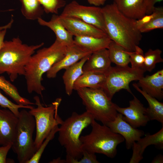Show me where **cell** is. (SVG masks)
<instances>
[{"label": "cell", "mask_w": 163, "mask_h": 163, "mask_svg": "<svg viewBox=\"0 0 163 163\" xmlns=\"http://www.w3.org/2000/svg\"><path fill=\"white\" fill-rule=\"evenodd\" d=\"M91 54L75 44L67 46L65 56L60 61L55 63L46 72L47 77L50 78H55L57 73L61 70L66 69L84 57Z\"/></svg>", "instance_id": "cell-14"}, {"label": "cell", "mask_w": 163, "mask_h": 163, "mask_svg": "<svg viewBox=\"0 0 163 163\" xmlns=\"http://www.w3.org/2000/svg\"><path fill=\"white\" fill-rule=\"evenodd\" d=\"M18 117L9 109H0V145L12 144Z\"/></svg>", "instance_id": "cell-15"}, {"label": "cell", "mask_w": 163, "mask_h": 163, "mask_svg": "<svg viewBox=\"0 0 163 163\" xmlns=\"http://www.w3.org/2000/svg\"><path fill=\"white\" fill-rule=\"evenodd\" d=\"M113 132L121 135L124 139L127 149L132 148L134 142L138 141L145 135L142 130L135 128L126 122L123 115L117 113L114 120L106 125Z\"/></svg>", "instance_id": "cell-13"}, {"label": "cell", "mask_w": 163, "mask_h": 163, "mask_svg": "<svg viewBox=\"0 0 163 163\" xmlns=\"http://www.w3.org/2000/svg\"><path fill=\"white\" fill-rule=\"evenodd\" d=\"M67 30L73 36L102 37L108 36L106 33L95 26L79 19L59 15Z\"/></svg>", "instance_id": "cell-12"}, {"label": "cell", "mask_w": 163, "mask_h": 163, "mask_svg": "<svg viewBox=\"0 0 163 163\" xmlns=\"http://www.w3.org/2000/svg\"><path fill=\"white\" fill-rule=\"evenodd\" d=\"M106 78V74L88 72H83L75 82L73 89L81 88L102 89Z\"/></svg>", "instance_id": "cell-23"}, {"label": "cell", "mask_w": 163, "mask_h": 163, "mask_svg": "<svg viewBox=\"0 0 163 163\" xmlns=\"http://www.w3.org/2000/svg\"><path fill=\"white\" fill-rule=\"evenodd\" d=\"M0 106L4 108H8L18 117L20 111L19 109L21 108L30 109L34 107L31 105H23L15 104L8 99L4 96L0 91Z\"/></svg>", "instance_id": "cell-33"}, {"label": "cell", "mask_w": 163, "mask_h": 163, "mask_svg": "<svg viewBox=\"0 0 163 163\" xmlns=\"http://www.w3.org/2000/svg\"><path fill=\"white\" fill-rule=\"evenodd\" d=\"M157 13V8L155 7L152 13L146 14L140 19L136 20V25L137 27L139 29L149 23L156 15Z\"/></svg>", "instance_id": "cell-35"}, {"label": "cell", "mask_w": 163, "mask_h": 163, "mask_svg": "<svg viewBox=\"0 0 163 163\" xmlns=\"http://www.w3.org/2000/svg\"><path fill=\"white\" fill-rule=\"evenodd\" d=\"M157 13L150 21L140 29L142 33L149 32L154 29L163 28V8L162 7L157 8Z\"/></svg>", "instance_id": "cell-28"}, {"label": "cell", "mask_w": 163, "mask_h": 163, "mask_svg": "<svg viewBox=\"0 0 163 163\" xmlns=\"http://www.w3.org/2000/svg\"><path fill=\"white\" fill-rule=\"evenodd\" d=\"M127 107H119L116 104L115 108L123 116V119L133 127L145 126L150 120L147 115L146 108L134 95Z\"/></svg>", "instance_id": "cell-11"}, {"label": "cell", "mask_w": 163, "mask_h": 163, "mask_svg": "<svg viewBox=\"0 0 163 163\" xmlns=\"http://www.w3.org/2000/svg\"><path fill=\"white\" fill-rule=\"evenodd\" d=\"M127 52L129 56V62L131 64V67L143 69L145 59L142 50L137 46L134 51H128Z\"/></svg>", "instance_id": "cell-32"}, {"label": "cell", "mask_w": 163, "mask_h": 163, "mask_svg": "<svg viewBox=\"0 0 163 163\" xmlns=\"http://www.w3.org/2000/svg\"><path fill=\"white\" fill-rule=\"evenodd\" d=\"M11 21L5 27L0 29V50L3 46L4 43V39L6 33L7 29L11 26L12 24Z\"/></svg>", "instance_id": "cell-38"}, {"label": "cell", "mask_w": 163, "mask_h": 163, "mask_svg": "<svg viewBox=\"0 0 163 163\" xmlns=\"http://www.w3.org/2000/svg\"><path fill=\"white\" fill-rule=\"evenodd\" d=\"M21 4V12L26 19L37 20L42 18L44 12L38 0H19Z\"/></svg>", "instance_id": "cell-26"}, {"label": "cell", "mask_w": 163, "mask_h": 163, "mask_svg": "<svg viewBox=\"0 0 163 163\" xmlns=\"http://www.w3.org/2000/svg\"><path fill=\"white\" fill-rule=\"evenodd\" d=\"M34 99L37 107H34L29 112L35 120L36 136L34 143L37 150L54 127L60 125L63 120L58 113L62 99L57 98L47 107L42 105L38 96H35Z\"/></svg>", "instance_id": "cell-8"}, {"label": "cell", "mask_w": 163, "mask_h": 163, "mask_svg": "<svg viewBox=\"0 0 163 163\" xmlns=\"http://www.w3.org/2000/svg\"><path fill=\"white\" fill-rule=\"evenodd\" d=\"M107 49L111 62L118 66L128 65L129 56L128 51L123 46L111 40Z\"/></svg>", "instance_id": "cell-25"}, {"label": "cell", "mask_w": 163, "mask_h": 163, "mask_svg": "<svg viewBox=\"0 0 163 163\" xmlns=\"http://www.w3.org/2000/svg\"><path fill=\"white\" fill-rule=\"evenodd\" d=\"M134 88L145 98L149 104L146 108L147 115L150 120H155L163 124V103L142 90L136 83L133 84Z\"/></svg>", "instance_id": "cell-24"}, {"label": "cell", "mask_w": 163, "mask_h": 163, "mask_svg": "<svg viewBox=\"0 0 163 163\" xmlns=\"http://www.w3.org/2000/svg\"><path fill=\"white\" fill-rule=\"evenodd\" d=\"M111 63L108 50L103 49L91 54L83 65V71L106 74L111 67Z\"/></svg>", "instance_id": "cell-17"}, {"label": "cell", "mask_w": 163, "mask_h": 163, "mask_svg": "<svg viewBox=\"0 0 163 163\" xmlns=\"http://www.w3.org/2000/svg\"><path fill=\"white\" fill-rule=\"evenodd\" d=\"M91 132L80 136L83 149L88 152L103 154L111 158L117 154V147L125 141L120 135L113 132L107 125H101L94 120L91 124Z\"/></svg>", "instance_id": "cell-5"}, {"label": "cell", "mask_w": 163, "mask_h": 163, "mask_svg": "<svg viewBox=\"0 0 163 163\" xmlns=\"http://www.w3.org/2000/svg\"><path fill=\"white\" fill-rule=\"evenodd\" d=\"M0 88L14 101L18 100L21 97L16 87L2 76H0Z\"/></svg>", "instance_id": "cell-31"}, {"label": "cell", "mask_w": 163, "mask_h": 163, "mask_svg": "<svg viewBox=\"0 0 163 163\" xmlns=\"http://www.w3.org/2000/svg\"><path fill=\"white\" fill-rule=\"evenodd\" d=\"M37 21L40 25L47 27L51 30L56 35V39L65 46H69L74 44L73 36L66 28L59 15L54 14L49 21L42 18H38Z\"/></svg>", "instance_id": "cell-19"}, {"label": "cell", "mask_w": 163, "mask_h": 163, "mask_svg": "<svg viewBox=\"0 0 163 163\" xmlns=\"http://www.w3.org/2000/svg\"><path fill=\"white\" fill-rule=\"evenodd\" d=\"M59 129L58 125L54 127L48 136L43 141L35 153L27 163H39L45 149L49 142L54 138L56 133L58 132Z\"/></svg>", "instance_id": "cell-29"}, {"label": "cell", "mask_w": 163, "mask_h": 163, "mask_svg": "<svg viewBox=\"0 0 163 163\" xmlns=\"http://www.w3.org/2000/svg\"><path fill=\"white\" fill-rule=\"evenodd\" d=\"M43 8L44 12L46 13L57 14L59 8L65 7L66 2L64 0H38Z\"/></svg>", "instance_id": "cell-30"}, {"label": "cell", "mask_w": 163, "mask_h": 163, "mask_svg": "<svg viewBox=\"0 0 163 163\" xmlns=\"http://www.w3.org/2000/svg\"><path fill=\"white\" fill-rule=\"evenodd\" d=\"M162 51L158 49H149L144 55V62L143 69L150 72L155 67L156 64L163 62L161 56Z\"/></svg>", "instance_id": "cell-27"}, {"label": "cell", "mask_w": 163, "mask_h": 163, "mask_svg": "<svg viewBox=\"0 0 163 163\" xmlns=\"http://www.w3.org/2000/svg\"><path fill=\"white\" fill-rule=\"evenodd\" d=\"M152 163H163V156L161 154H159L156 156L152 161Z\"/></svg>", "instance_id": "cell-40"}, {"label": "cell", "mask_w": 163, "mask_h": 163, "mask_svg": "<svg viewBox=\"0 0 163 163\" xmlns=\"http://www.w3.org/2000/svg\"><path fill=\"white\" fill-rule=\"evenodd\" d=\"M43 42L29 45L23 43L18 37L5 41L0 50V74L6 73L12 82L19 75H24L25 67L35 51L42 47Z\"/></svg>", "instance_id": "cell-3"}, {"label": "cell", "mask_w": 163, "mask_h": 163, "mask_svg": "<svg viewBox=\"0 0 163 163\" xmlns=\"http://www.w3.org/2000/svg\"><path fill=\"white\" fill-rule=\"evenodd\" d=\"M90 55L85 56L65 69L62 79L65 86L66 92L68 96H70L72 94L75 82L83 74V65Z\"/></svg>", "instance_id": "cell-22"}, {"label": "cell", "mask_w": 163, "mask_h": 163, "mask_svg": "<svg viewBox=\"0 0 163 163\" xmlns=\"http://www.w3.org/2000/svg\"><path fill=\"white\" fill-rule=\"evenodd\" d=\"M90 5L98 7L103 5L106 0H86Z\"/></svg>", "instance_id": "cell-39"}, {"label": "cell", "mask_w": 163, "mask_h": 163, "mask_svg": "<svg viewBox=\"0 0 163 163\" xmlns=\"http://www.w3.org/2000/svg\"><path fill=\"white\" fill-rule=\"evenodd\" d=\"M12 144L0 147V163H5L7 162V154L12 147Z\"/></svg>", "instance_id": "cell-36"}, {"label": "cell", "mask_w": 163, "mask_h": 163, "mask_svg": "<svg viewBox=\"0 0 163 163\" xmlns=\"http://www.w3.org/2000/svg\"><path fill=\"white\" fill-rule=\"evenodd\" d=\"M162 1L163 0H145L146 14H149L152 13L155 8V4L157 2Z\"/></svg>", "instance_id": "cell-37"}, {"label": "cell", "mask_w": 163, "mask_h": 163, "mask_svg": "<svg viewBox=\"0 0 163 163\" xmlns=\"http://www.w3.org/2000/svg\"><path fill=\"white\" fill-rule=\"evenodd\" d=\"M102 9L105 32L108 36L127 51H134L142 37L137 27L136 20L124 15L114 2Z\"/></svg>", "instance_id": "cell-1"}, {"label": "cell", "mask_w": 163, "mask_h": 163, "mask_svg": "<svg viewBox=\"0 0 163 163\" xmlns=\"http://www.w3.org/2000/svg\"><path fill=\"white\" fill-rule=\"evenodd\" d=\"M76 91L86 111L92 115L95 120L106 125L114 120L118 113L115 108V104L102 89L84 88Z\"/></svg>", "instance_id": "cell-7"}, {"label": "cell", "mask_w": 163, "mask_h": 163, "mask_svg": "<svg viewBox=\"0 0 163 163\" xmlns=\"http://www.w3.org/2000/svg\"><path fill=\"white\" fill-rule=\"evenodd\" d=\"M154 145L158 148H163V126L156 133L147 134L134 142L132 148L133 154L129 163H138L143 158V154L145 149L149 146Z\"/></svg>", "instance_id": "cell-16"}, {"label": "cell", "mask_w": 163, "mask_h": 163, "mask_svg": "<svg viewBox=\"0 0 163 163\" xmlns=\"http://www.w3.org/2000/svg\"><path fill=\"white\" fill-rule=\"evenodd\" d=\"M111 40L108 36L102 37L76 36L74 38L75 44L91 53L103 49H107Z\"/></svg>", "instance_id": "cell-21"}, {"label": "cell", "mask_w": 163, "mask_h": 163, "mask_svg": "<svg viewBox=\"0 0 163 163\" xmlns=\"http://www.w3.org/2000/svg\"><path fill=\"white\" fill-rule=\"evenodd\" d=\"M95 154L83 149L82 157L77 163H99Z\"/></svg>", "instance_id": "cell-34"}, {"label": "cell", "mask_w": 163, "mask_h": 163, "mask_svg": "<svg viewBox=\"0 0 163 163\" xmlns=\"http://www.w3.org/2000/svg\"><path fill=\"white\" fill-rule=\"evenodd\" d=\"M15 137L11 148L20 163H27L37 151L33 139L36 123L33 116L24 109L18 116Z\"/></svg>", "instance_id": "cell-6"}, {"label": "cell", "mask_w": 163, "mask_h": 163, "mask_svg": "<svg viewBox=\"0 0 163 163\" xmlns=\"http://www.w3.org/2000/svg\"><path fill=\"white\" fill-rule=\"evenodd\" d=\"M138 86L150 95L161 100L163 97V69L151 75L143 76L139 80Z\"/></svg>", "instance_id": "cell-18"}, {"label": "cell", "mask_w": 163, "mask_h": 163, "mask_svg": "<svg viewBox=\"0 0 163 163\" xmlns=\"http://www.w3.org/2000/svg\"><path fill=\"white\" fill-rule=\"evenodd\" d=\"M50 163H66V160L61 159L60 158H58L56 159H53Z\"/></svg>", "instance_id": "cell-41"}, {"label": "cell", "mask_w": 163, "mask_h": 163, "mask_svg": "<svg viewBox=\"0 0 163 163\" xmlns=\"http://www.w3.org/2000/svg\"><path fill=\"white\" fill-rule=\"evenodd\" d=\"M94 120L92 115L86 111L80 114L73 112L70 117L62 120L58 132V140L66 149V159H73L74 163H77L82 157L83 149L80 136L83 129Z\"/></svg>", "instance_id": "cell-4"}, {"label": "cell", "mask_w": 163, "mask_h": 163, "mask_svg": "<svg viewBox=\"0 0 163 163\" xmlns=\"http://www.w3.org/2000/svg\"><path fill=\"white\" fill-rule=\"evenodd\" d=\"M60 15L79 19L105 32L101 8L83 5L79 4L76 1L73 0L66 5Z\"/></svg>", "instance_id": "cell-10"}, {"label": "cell", "mask_w": 163, "mask_h": 163, "mask_svg": "<svg viewBox=\"0 0 163 163\" xmlns=\"http://www.w3.org/2000/svg\"><path fill=\"white\" fill-rule=\"evenodd\" d=\"M119 11L126 16L137 20L146 15L145 0H113Z\"/></svg>", "instance_id": "cell-20"}, {"label": "cell", "mask_w": 163, "mask_h": 163, "mask_svg": "<svg viewBox=\"0 0 163 163\" xmlns=\"http://www.w3.org/2000/svg\"><path fill=\"white\" fill-rule=\"evenodd\" d=\"M145 72L142 69L130 67L128 66H111L106 74L102 89L111 99L116 93L123 89L133 95L129 87V83L139 80L144 76Z\"/></svg>", "instance_id": "cell-9"}, {"label": "cell", "mask_w": 163, "mask_h": 163, "mask_svg": "<svg viewBox=\"0 0 163 163\" xmlns=\"http://www.w3.org/2000/svg\"><path fill=\"white\" fill-rule=\"evenodd\" d=\"M67 46L56 39L50 46L38 49L31 57L25 67L24 76L27 92L42 96L45 88L41 83L43 75L65 56Z\"/></svg>", "instance_id": "cell-2"}]
</instances>
